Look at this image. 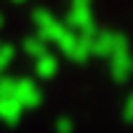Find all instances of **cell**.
<instances>
[{"instance_id":"obj_1","label":"cell","mask_w":133,"mask_h":133,"mask_svg":"<svg viewBox=\"0 0 133 133\" xmlns=\"http://www.w3.org/2000/svg\"><path fill=\"white\" fill-rule=\"evenodd\" d=\"M13 98L20 103L23 111L35 108L40 103V88L33 81H23V78H13Z\"/></svg>"},{"instance_id":"obj_2","label":"cell","mask_w":133,"mask_h":133,"mask_svg":"<svg viewBox=\"0 0 133 133\" xmlns=\"http://www.w3.org/2000/svg\"><path fill=\"white\" fill-rule=\"evenodd\" d=\"M35 68H38V75H48L50 78L55 73V68H58V60H55V55L50 50H45L40 58H35Z\"/></svg>"},{"instance_id":"obj_3","label":"cell","mask_w":133,"mask_h":133,"mask_svg":"<svg viewBox=\"0 0 133 133\" xmlns=\"http://www.w3.org/2000/svg\"><path fill=\"white\" fill-rule=\"evenodd\" d=\"M13 55H15V50L13 48H0V73H5V68L13 63Z\"/></svg>"}]
</instances>
